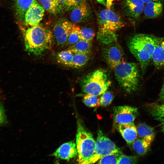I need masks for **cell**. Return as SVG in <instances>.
<instances>
[{
  "label": "cell",
  "instance_id": "6da1fadb",
  "mask_svg": "<svg viewBox=\"0 0 164 164\" xmlns=\"http://www.w3.org/2000/svg\"><path fill=\"white\" fill-rule=\"evenodd\" d=\"M156 37L138 34L129 40L128 46L132 54L139 63L144 73L151 61L156 44Z\"/></svg>",
  "mask_w": 164,
  "mask_h": 164
},
{
  "label": "cell",
  "instance_id": "7a4b0ae2",
  "mask_svg": "<svg viewBox=\"0 0 164 164\" xmlns=\"http://www.w3.org/2000/svg\"><path fill=\"white\" fill-rule=\"evenodd\" d=\"M53 38L51 32L39 24L30 26L24 35L26 50L33 55H40L50 48Z\"/></svg>",
  "mask_w": 164,
  "mask_h": 164
},
{
  "label": "cell",
  "instance_id": "3957f363",
  "mask_svg": "<svg viewBox=\"0 0 164 164\" xmlns=\"http://www.w3.org/2000/svg\"><path fill=\"white\" fill-rule=\"evenodd\" d=\"M97 18L98 40L106 45L115 42L117 39V32L124 26L121 18L111 9H107L101 10Z\"/></svg>",
  "mask_w": 164,
  "mask_h": 164
},
{
  "label": "cell",
  "instance_id": "277c9868",
  "mask_svg": "<svg viewBox=\"0 0 164 164\" xmlns=\"http://www.w3.org/2000/svg\"><path fill=\"white\" fill-rule=\"evenodd\" d=\"M114 70L117 80L126 92L131 93L137 90L140 73L135 63L124 61L118 65Z\"/></svg>",
  "mask_w": 164,
  "mask_h": 164
},
{
  "label": "cell",
  "instance_id": "5b68a950",
  "mask_svg": "<svg viewBox=\"0 0 164 164\" xmlns=\"http://www.w3.org/2000/svg\"><path fill=\"white\" fill-rule=\"evenodd\" d=\"M111 84L106 72L101 69L88 74L81 79L80 83L84 93L97 96L106 92Z\"/></svg>",
  "mask_w": 164,
  "mask_h": 164
},
{
  "label": "cell",
  "instance_id": "8992f818",
  "mask_svg": "<svg viewBox=\"0 0 164 164\" xmlns=\"http://www.w3.org/2000/svg\"><path fill=\"white\" fill-rule=\"evenodd\" d=\"M78 163L87 164L94 155L96 142L92 134L84 128L81 122L77 120L76 139Z\"/></svg>",
  "mask_w": 164,
  "mask_h": 164
},
{
  "label": "cell",
  "instance_id": "52a82bcc",
  "mask_svg": "<svg viewBox=\"0 0 164 164\" xmlns=\"http://www.w3.org/2000/svg\"><path fill=\"white\" fill-rule=\"evenodd\" d=\"M119 151L120 149L105 136L101 130H99L96 142L95 152L87 164L95 163L103 157Z\"/></svg>",
  "mask_w": 164,
  "mask_h": 164
},
{
  "label": "cell",
  "instance_id": "ba28073f",
  "mask_svg": "<svg viewBox=\"0 0 164 164\" xmlns=\"http://www.w3.org/2000/svg\"><path fill=\"white\" fill-rule=\"evenodd\" d=\"M139 114L135 107L127 105L115 107L113 108L114 125L115 127L119 124L134 122Z\"/></svg>",
  "mask_w": 164,
  "mask_h": 164
},
{
  "label": "cell",
  "instance_id": "9c48e42d",
  "mask_svg": "<svg viewBox=\"0 0 164 164\" xmlns=\"http://www.w3.org/2000/svg\"><path fill=\"white\" fill-rule=\"evenodd\" d=\"M114 43L107 45L102 50V55L106 62L113 69L119 64L125 61L121 48Z\"/></svg>",
  "mask_w": 164,
  "mask_h": 164
},
{
  "label": "cell",
  "instance_id": "30bf717a",
  "mask_svg": "<svg viewBox=\"0 0 164 164\" xmlns=\"http://www.w3.org/2000/svg\"><path fill=\"white\" fill-rule=\"evenodd\" d=\"M73 25L70 22L65 20L59 21L56 24L53 35L58 46H62L66 44Z\"/></svg>",
  "mask_w": 164,
  "mask_h": 164
},
{
  "label": "cell",
  "instance_id": "8fae6325",
  "mask_svg": "<svg viewBox=\"0 0 164 164\" xmlns=\"http://www.w3.org/2000/svg\"><path fill=\"white\" fill-rule=\"evenodd\" d=\"M44 12L42 6L36 0H34L25 13L24 22L30 26L37 25L42 19Z\"/></svg>",
  "mask_w": 164,
  "mask_h": 164
},
{
  "label": "cell",
  "instance_id": "7c38bea8",
  "mask_svg": "<svg viewBox=\"0 0 164 164\" xmlns=\"http://www.w3.org/2000/svg\"><path fill=\"white\" fill-rule=\"evenodd\" d=\"M77 154L76 145L73 141L62 144L51 155L57 158L69 161Z\"/></svg>",
  "mask_w": 164,
  "mask_h": 164
},
{
  "label": "cell",
  "instance_id": "4fadbf2b",
  "mask_svg": "<svg viewBox=\"0 0 164 164\" xmlns=\"http://www.w3.org/2000/svg\"><path fill=\"white\" fill-rule=\"evenodd\" d=\"M71 10L70 19L73 23H79L86 21L89 18L91 13L89 6L86 0Z\"/></svg>",
  "mask_w": 164,
  "mask_h": 164
},
{
  "label": "cell",
  "instance_id": "5bb4252c",
  "mask_svg": "<svg viewBox=\"0 0 164 164\" xmlns=\"http://www.w3.org/2000/svg\"><path fill=\"white\" fill-rule=\"evenodd\" d=\"M144 4L142 0H125L124 7L126 15L130 18H138L143 12Z\"/></svg>",
  "mask_w": 164,
  "mask_h": 164
},
{
  "label": "cell",
  "instance_id": "9a60e30c",
  "mask_svg": "<svg viewBox=\"0 0 164 164\" xmlns=\"http://www.w3.org/2000/svg\"><path fill=\"white\" fill-rule=\"evenodd\" d=\"M116 128L127 144L130 146L137 138V127L134 122L119 124Z\"/></svg>",
  "mask_w": 164,
  "mask_h": 164
},
{
  "label": "cell",
  "instance_id": "2e32d148",
  "mask_svg": "<svg viewBox=\"0 0 164 164\" xmlns=\"http://www.w3.org/2000/svg\"><path fill=\"white\" fill-rule=\"evenodd\" d=\"M156 38V46L151 61L156 68L164 69V37Z\"/></svg>",
  "mask_w": 164,
  "mask_h": 164
},
{
  "label": "cell",
  "instance_id": "e0dca14e",
  "mask_svg": "<svg viewBox=\"0 0 164 164\" xmlns=\"http://www.w3.org/2000/svg\"><path fill=\"white\" fill-rule=\"evenodd\" d=\"M163 9V4L160 1H152L146 4L143 13L147 18H155L161 14Z\"/></svg>",
  "mask_w": 164,
  "mask_h": 164
},
{
  "label": "cell",
  "instance_id": "ac0fdd59",
  "mask_svg": "<svg viewBox=\"0 0 164 164\" xmlns=\"http://www.w3.org/2000/svg\"><path fill=\"white\" fill-rule=\"evenodd\" d=\"M138 136L139 138L145 139L152 142L155 136L153 128L145 124H139L137 127Z\"/></svg>",
  "mask_w": 164,
  "mask_h": 164
},
{
  "label": "cell",
  "instance_id": "d6986e66",
  "mask_svg": "<svg viewBox=\"0 0 164 164\" xmlns=\"http://www.w3.org/2000/svg\"><path fill=\"white\" fill-rule=\"evenodd\" d=\"M152 143L145 139L137 138L130 146L138 154L143 155L148 151Z\"/></svg>",
  "mask_w": 164,
  "mask_h": 164
},
{
  "label": "cell",
  "instance_id": "ffe728a7",
  "mask_svg": "<svg viewBox=\"0 0 164 164\" xmlns=\"http://www.w3.org/2000/svg\"><path fill=\"white\" fill-rule=\"evenodd\" d=\"M34 0H16V14L19 20L24 21L25 13Z\"/></svg>",
  "mask_w": 164,
  "mask_h": 164
},
{
  "label": "cell",
  "instance_id": "44dd1931",
  "mask_svg": "<svg viewBox=\"0 0 164 164\" xmlns=\"http://www.w3.org/2000/svg\"><path fill=\"white\" fill-rule=\"evenodd\" d=\"M147 110L155 120L164 122V102L149 105Z\"/></svg>",
  "mask_w": 164,
  "mask_h": 164
},
{
  "label": "cell",
  "instance_id": "7402d4cb",
  "mask_svg": "<svg viewBox=\"0 0 164 164\" xmlns=\"http://www.w3.org/2000/svg\"><path fill=\"white\" fill-rule=\"evenodd\" d=\"M92 41L80 39L77 42L70 46L69 49L74 53L89 54L91 52Z\"/></svg>",
  "mask_w": 164,
  "mask_h": 164
},
{
  "label": "cell",
  "instance_id": "603a6c76",
  "mask_svg": "<svg viewBox=\"0 0 164 164\" xmlns=\"http://www.w3.org/2000/svg\"><path fill=\"white\" fill-rule=\"evenodd\" d=\"M73 54L74 52L69 49L61 51L56 55L57 62L63 66L71 67Z\"/></svg>",
  "mask_w": 164,
  "mask_h": 164
},
{
  "label": "cell",
  "instance_id": "cb8c5ba5",
  "mask_svg": "<svg viewBox=\"0 0 164 164\" xmlns=\"http://www.w3.org/2000/svg\"><path fill=\"white\" fill-rule=\"evenodd\" d=\"M38 1L44 9L50 14L55 15L62 10L59 4L52 0Z\"/></svg>",
  "mask_w": 164,
  "mask_h": 164
},
{
  "label": "cell",
  "instance_id": "d4e9b609",
  "mask_svg": "<svg viewBox=\"0 0 164 164\" xmlns=\"http://www.w3.org/2000/svg\"><path fill=\"white\" fill-rule=\"evenodd\" d=\"M89 54L74 53L71 67L79 68L85 65L89 59Z\"/></svg>",
  "mask_w": 164,
  "mask_h": 164
},
{
  "label": "cell",
  "instance_id": "484cf974",
  "mask_svg": "<svg viewBox=\"0 0 164 164\" xmlns=\"http://www.w3.org/2000/svg\"><path fill=\"white\" fill-rule=\"evenodd\" d=\"M81 28L75 24H73L72 30L68 37L67 44L70 46L74 44L80 39Z\"/></svg>",
  "mask_w": 164,
  "mask_h": 164
},
{
  "label": "cell",
  "instance_id": "4316f807",
  "mask_svg": "<svg viewBox=\"0 0 164 164\" xmlns=\"http://www.w3.org/2000/svg\"><path fill=\"white\" fill-rule=\"evenodd\" d=\"M122 154L121 151L111 153L102 158L97 163L118 164L119 158Z\"/></svg>",
  "mask_w": 164,
  "mask_h": 164
},
{
  "label": "cell",
  "instance_id": "83f0119b",
  "mask_svg": "<svg viewBox=\"0 0 164 164\" xmlns=\"http://www.w3.org/2000/svg\"><path fill=\"white\" fill-rule=\"evenodd\" d=\"M99 98L97 96L85 94L83 101L86 106L90 107H94L99 106Z\"/></svg>",
  "mask_w": 164,
  "mask_h": 164
},
{
  "label": "cell",
  "instance_id": "f1b7e54d",
  "mask_svg": "<svg viewBox=\"0 0 164 164\" xmlns=\"http://www.w3.org/2000/svg\"><path fill=\"white\" fill-rule=\"evenodd\" d=\"M95 35L94 31L90 28L84 27L81 29L80 35V39L92 41Z\"/></svg>",
  "mask_w": 164,
  "mask_h": 164
},
{
  "label": "cell",
  "instance_id": "f546056e",
  "mask_svg": "<svg viewBox=\"0 0 164 164\" xmlns=\"http://www.w3.org/2000/svg\"><path fill=\"white\" fill-rule=\"evenodd\" d=\"M99 98V106H106L109 105L114 98L113 94L110 91H106Z\"/></svg>",
  "mask_w": 164,
  "mask_h": 164
},
{
  "label": "cell",
  "instance_id": "4dcf8cb0",
  "mask_svg": "<svg viewBox=\"0 0 164 164\" xmlns=\"http://www.w3.org/2000/svg\"><path fill=\"white\" fill-rule=\"evenodd\" d=\"M138 158L135 156H128L122 154L120 157L118 164H135L137 163Z\"/></svg>",
  "mask_w": 164,
  "mask_h": 164
},
{
  "label": "cell",
  "instance_id": "1f68e13d",
  "mask_svg": "<svg viewBox=\"0 0 164 164\" xmlns=\"http://www.w3.org/2000/svg\"><path fill=\"white\" fill-rule=\"evenodd\" d=\"M7 118L3 105L0 102V126L5 125L7 122Z\"/></svg>",
  "mask_w": 164,
  "mask_h": 164
},
{
  "label": "cell",
  "instance_id": "d6a6232c",
  "mask_svg": "<svg viewBox=\"0 0 164 164\" xmlns=\"http://www.w3.org/2000/svg\"><path fill=\"white\" fill-rule=\"evenodd\" d=\"M159 100L161 103L164 102V82L160 92Z\"/></svg>",
  "mask_w": 164,
  "mask_h": 164
},
{
  "label": "cell",
  "instance_id": "836d02e7",
  "mask_svg": "<svg viewBox=\"0 0 164 164\" xmlns=\"http://www.w3.org/2000/svg\"><path fill=\"white\" fill-rule=\"evenodd\" d=\"M115 0H106V9H111V7Z\"/></svg>",
  "mask_w": 164,
  "mask_h": 164
},
{
  "label": "cell",
  "instance_id": "e575fe53",
  "mask_svg": "<svg viewBox=\"0 0 164 164\" xmlns=\"http://www.w3.org/2000/svg\"><path fill=\"white\" fill-rule=\"evenodd\" d=\"M97 1L99 3L105 6H106V0H94Z\"/></svg>",
  "mask_w": 164,
  "mask_h": 164
},
{
  "label": "cell",
  "instance_id": "d590c367",
  "mask_svg": "<svg viewBox=\"0 0 164 164\" xmlns=\"http://www.w3.org/2000/svg\"><path fill=\"white\" fill-rule=\"evenodd\" d=\"M145 4H147L150 2L152 1H160V0H142Z\"/></svg>",
  "mask_w": 164,
  "mask_h": 164
},
{
  "label": "cell",
  "instance_id": "8d00e7d4",
  "mask_svg": "<svg viewBox=\"0 0 164 164\" xmlns=\"http://www.w3.org/2000/svg\"><path fill=\"white\" fill-rule=\"evenodd\" d=\"M162 130L164 134V123L162 125Z\"/></svg>",
  "mask_w": 164,
  "mask_h": 164
},
{
  "label": "cell",
  "instance_id": "74e56055",
  "mask_svg": "<svg viewBox=\"0 0 164 164\" xmlns=\"http://www.w3.org/2000/svg\"><path fill=\"white\" fill-rule=\"evenodd\" d=\"M53 0V1H54V2H56V3H58V4H59V3H58V2H57V0Z\"/></svg>",
  "mask_w": 164,
  "mask_h": 164
}]
</instances>
